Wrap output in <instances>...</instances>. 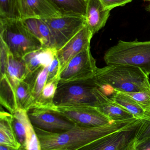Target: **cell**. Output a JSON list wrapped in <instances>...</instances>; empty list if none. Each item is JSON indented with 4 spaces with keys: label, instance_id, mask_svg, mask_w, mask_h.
I'll return each instance as SVG.
<instances>
[{
    "label": "cell",
    "instance_id": "obj_1",
    "mask_svg": "<svg viewBox=\"0 0 150 150\" xmlns=\"http://www.w3.org/2000/svg\"><path fill=\"white\" fill-rule=\"evenodd\" d=\"M136 119L114 121L100 127L75 125L60 132H52L34 127L42 150H79L94 141L127 126Z\"/></svg>",
    "mask_w": 150,
    "mask_h": 150
},
{
    "label": "cell",
    "instance_id": "obj_2",
    "mask_svg": "<svg viewBox=\"0 0 150 150\" xmlns=\"http://www.w3.org/2000/svg\"><path fill=\"white\" fill-rule=\"evenodd\" d=\"M100 90L110 86L124 93L140 91L150 86L149 76L141 69L124 65H107L97 69L92 78Z\"/></svg>",
    "mask_w": 150,
    "mask_h": 150
},
{
    "label": "cell",
    "instance_id": "obj_3",
    "mask_svg": "<svg viewBox=\"0 0 150 150\" xmlns=\"http://www.w3.org/2000/svg\"><path fill=\"white\" fill-rule=\"evenodd\" d=\"M92 79L59 83L53 100L60 107L90 106L97 107L106 96Z\"/></svg>",
    "mask_w": 150,
    "mask_h": 150
},
{
    "label": "cell",
    "instance_id": "obj_4",
    "mask_svg": "<svg viewBox=\"0 0 150 150\" xmlns=\"http://www.w3.org/2000/svg\"><path fill=\"white\" fill-rule=\"evenodd\" d=\"M107 65H124L141 69L150 75V41L120 40L105 53Z\"/></svg>",
    "mask_w": 150,
    "mask_h": 150
},
{
    "label": "cell",
    "instance_id": "obj_5",
    "mask_svg": "<svg viewBox=\"0 0 150 150\" xmlns=\"http://www.w3.org/2000/svg\"><path fill=\"white\" fill-rule=\"evenodd\" d=\"M0 39L4 42L9 52L17 57H23L43 47L22 19L0 18Z\"/></svg>",
    "mask_w": 150,
    "mask_h": 150
},
{
    "label": "cell",
    "instance_id": "obj_6",
    "mask_svg": "<svg viewBox=\"0 0 150 150\" xmlns=\"http://www.w3.org/2000/svg\"><path fill=\"white\" fill-rule=\"evenodd\" d=\"M97 69L96 60L89 47L72 59L60 73L59 83L91 79Z\"/></svg>",
    "mask_w": 150,
    "mask_h": 150
},
{
    "label": "cell",
    "instance_id": "obj_7",
    "mask_svg": "<svg viewBox=\"0 0 150 150\" xmlns=\"http://www.w3.org/2000/svg\"><path fill=\"white\" fill-rule=\"evenodd\" d=\"M44 19L50 28L58 50L66 45L85 25V17L81 16H61Z\"/></svg>",
    "mask_w": 150,
    "mask_h": 150
},
{
    "label": "cell",
    "instance_id": "obj_8",
    "mask_svg": "<svg viewBox=\"0 0 150 150\" xmlns=\"http://www.w3.org/2000/svg\"><path fill=\"white\" fill-rule=\"evenodd\" d=\"M67 120L77 125L95 127L104 126L112 122L97 107L90 106H73L55 108Z\"/></svg>",
    "mask_w": 150,
    "mask_h": 150
},
{
    "label": "cell",
    "instance_id": "obj_9",
    "mask_svg": "<svg viewBox=\"0 0 150 150\" xmlns=\"http://www.w3.org/2000/svg\"><path fill=\"white\" fill-rule=\"evenodd\" d=\"M142 121L136 120L125 127L99 138L79 150H120L134 139Z\"/></svg>",
    "mask_w": 150,
    "mask_h": 150
},
{
    "label": "cell",
    "instance_id": "obj_10",
    "mask_svg": "<svg viewBox=\"0 0 150 150\" xmlns=\"http://www.w3.org/2000/svg\"><path fill=\"white\" fill-rule=\"evenodd\" d=\"M27 112L34 127L47 131L63 132L72 128L75 125L54 110L34 108Z\"/></svg>",
    "mask_w": 150,
    "mask_h": 150
},
{
    "label": "cell",
    "instance_id": "obj_11",
    "mask_svg": "<svg viewBox=\"0 0 150 150\" xmlns=\"http://www.w3.org/2000/svg\"><path fill=\"white\" fill-rule=\"evenodd\" d=\"M93 35L85 25L66 45L57 50V57L60 65V74L69 62L83 50L90 46Z\"/></svg>",
    "mask_w": 150,
    "mask_h": 150
},
{
    "label": "cell",
    "instance_id": "obj_12",
    "mask_svg": "<svg viewBox=\"0 0 150 150\" xmlns=\"http://www.w3.org/2000/svg\"><path fill=\"white\" fill-rule=\"evenodd\" d=\"M19 11L22 20L63 16L48 0H19Z\"/></svg>",
    "mask_w": 150,
    "mask_h": 150
},
{
    "label": "cell",
    "instance_id": "obj_13",
    "mask_svg": "<svg viewBox=\"0 0 150 150\" xmlns=\"http://www.w3.org/2000/svg\"><path fill=\"white\" fill-rule=\"evenodd\" d=\"M110 11L105 8L99 0H88L85 16L86 25L93 35L105 26Z\"/></svg>",
    "mask_w": 150,
    "mask_h": 150
},
{
    "label": "cell",
    "instance_id": "obj_14",
    "mask_svg": "<svg viewBox=\"0 0 150 150\" xmlns=\"http://www.w3.org/2000/svg\"><path fill=\"white\" fill-rule=\"evenodd\" d=\"M22 20L30 31L40 41L43 47L55 48L52 32L44 19L27 18Z\"/></svg>",
    "mask_w": 150,
    "mask_h": 150
},
{
    "label": "cell",
    "instance_id": "obj_15",
    "mask_svg": "<svg viewBox=\"0 0 150 150\" xmlns=\"http://www.w3.org/2000/svg\"><path fill=\"white\" fill-rule=\"evenodd\" d=\"M0 145L17 150L21 146L13 128L12 115L2 110L0 113Z\"/></svg>",
    "mask_w": 150,
    "mask_h": 150
},
{
    "label": "cell",
    "instance_id": "obj_16",
    "mask_svg": "<svg viewBox=\"0 0 150 150\" xmlns=\"http://www.w3.org/2000/svg\"><path fill=\"white\" fill-rule=\"evenodd\" d=\"M28 74L23 57L14 56L9 52L5 75L15 89L19 83L25 80Z\"/></svg>",
    "mask_w": 150,
    "mask_h": 150
},
{
    "label": "cell",
    "instance_id": "obj_17",
    "mask_svg": "<svg viewBox=\"0 0 150 150\" xmlns=\"http://www.w3.org/2000/svg\"><path fill=\"white\" fill-rule=\"evenodd\" d=\"M110 98L137 120L144 121L150 120V117L147 115L139 104L133 98L124 93L114 90Z\"/></svg>",
    "mask_w": 150,
    "mask_h": 150
},
{
    "label": "cell",
    "instance_id": "obj_18",
    "mask_svg": "<svg viewBox=\"0 0 150 150\" xmlns=\"http://www.w3.org/2000/svg\"><path fill=\"white\" fill-rule=\"evenodd\" d=\"M63 16H85L88 0H48Z\"/></svg>",
    "mask_w": 150,
    "mask_h": 150
},
{
    "label": "cell",
    "instance_id": "obj_19",
    "mask_svg": "<svg viewBox=\"0 0 150 150\" xmlns=\"http://www.w3.org/2000/svg\"><path fill=\"white\" fill-rule=\"evenodd\" d=\"M98 108L112 121L127 120L136 119L129 112L107 95Z\"/></svg>",
    "mask_w": 150,
    "mask_h": 150
},
{
    "label": "cell",
    "instance_id": "obj_20",
    "mask_svg": "<svg viewBox=\"0 0 150 150\" xmlns=\"http://www.w3.org/2000/svg\"><path fill=\"white\" fill-rule=\"evenodd\" d=\"M48 77V67H42L34 72L28 74L24 80L30 85L31 89L34 99V103L32 108L39 99L42 90L47 82Z\"/></svg>",
    "mask_w": 150,
    "mask_h": 150
},
{
    "label": "cell",
    "instance_id": "obj_21",
    "mask_svg": "<svg viewBox=\"0 0 150 150\" xmlns=\"http://www.w3.org/2000/svg\"><path fill=\"white\" fill-rule=\"evenodd\" d=\"M0 92L1 104L12 114L18 107L16 99L15 89L6 75L1 77Z\"/></svg>",
    "mask_w": 150,
    "mask_h": 150
},
{
    "label": "cell",
    "instance_id": "obj_22",
    "mask_svg": "<svg viewBox=\"0 0 150 150\" xmlns=\"http://www.w3.org/2000/svg\"><path fill=\"white\" fill-rule=\"evenodd\" d=\"M59 83V78L47 82L39 99L32 108H42L55 111L56 107L54 105L53 100Z\"/></svg>",
    "mask_w": 150,
    "mask_h": 150
},
{
    "label": "cell",
    "instance_id": "obj_23",
    "mask_svg": "<svg viewBox=\"0 0 150 150\" xmlns=\"http://www.w3.org/2000/svg\"><path fill=\"white\" fill-rule=\"evenodd\" d=\"M15 92L18 108L27 112L31 109L34 103V99L30 85L26 81H22L16 87Z\"/></svg>",
    "mask_w": 150,
    "mask_h": 150
},
{
    "label": "cell",
    "instance_id": "obj_24",
    "mask_svg": "<svg viewBox=\"0 0 150 150\" xmlns=\"http://www.w3.org/2000/svg\"><path fill=\"white\" fill-rule=\"evenodd\" d=\"M27 111L18 108L12 114V125L17 138L21 146L20 150H26V127L25 116Z\"/></svg>",
    "mask_w": 150,
    "mask_h": 150
},
{
    "label": "cell",
    "instance_id": "obj_25",
    "mask_svg": "<svg viewBox=\"0 0 150 150\" xmlns=\"http://www.w3.org/2000/svg\"><path fill=\"white\" fill-rule=\"evenodd\" d=\"M0 18L21 19L19 0H0Z\"/></svg>",
    "mask_w": 150,
    "mask_h": 150
},
{
    "label": "cell",
    "instance_id": "obj_26",
    "mask_svg": "<svg viewBox=\"0 0 150 150\" xmlns=\"http://www.w3.org/2000/svg\"><path fill=\"white\" fill-rule=\"evenodd\" d=\"M25 125L26 127V150H42L40 142L35 129L28 114L25 116Z\"/></svg>",
    "mask_w": 150,
    "mask_h": 150
},
{
    "label": "cell",
    "instance_id": "obj_27",
    "mask_svg": "<svg viewBox=\"0 0 150 150\" xmlns=\"http://www.w3.org/2000/svg\"><path fill=\"white\" fill-rule=\"evenodd\" d=\"M124 93L133 98L150 118V86L140 91Z\"/></svg>",
    "mask_w": 150,
    "mask_h": 150
},
{
    "label": "cell",
    "instance_id": "obj_28",
    "mask_svg": "<svg viewBox=\"0 0 150 150\" xmlns=\"http://www.w3.org/2000/svg\"><path fill=\"white\" fill-rule=\"evenodd\" d=\"M137 146L150 140V120H143L134 137Z\"/></svg>",
    "mask_w": 150,
    "mask_h": 150
},
{
    "label": "cell",
    "instance_id": "obj_29",
    "mask_svg": "<svg viewBox=\"0 0 150 150\" xmlns=\"http://www.w3.org/2000/svg\"><path fill=\"white\" fill-rule=\"evenodd\" d=\"M38 50L31 52L23 57L26 64L29 74L33 73L41 67L38 58Z\"/></svg>",
    "mask_w": 150,
    "mask_h": 150
},
{
    "label": "cell",
    "instance_id": "obj_30",
    "mask_svg": "<svg viewBox=\"0 0 150 150\" xmlns=\"http://www.w3.org/2000/svg\"><path fill=\"white\" fill-rule=\"evenodd\" d=\"M0 45V72L1 77L6 75V68L9 52L6 45L1 40Z\"/></svg>",
    "mask_w": 150,
    "mask_h": 150
},
{
    "label": "cell",
    "instance_id": "obj_31",
    "mask_svg": "<svg viewBox=\"0 0 150 150\" xmlns=\"http://www.w3.org/2000/svg\"><path fill=\"white\" fill-rule=\"evenodd\" d=\"M48 77L47 82L59 78L60 75V65L57 55L51 62L48 67Z\"/></svg>",
    "mask_w": 150,
    "mask_h": 150
},
{
    "label": "cell",
    "instance_id": "obj_32",
    "mask_svg": "<svg viewBox=\"0 0 150 150\" xmlns=\"http://www.w3.org/2000/svg\"><path fill=\"white\" fill-rule=\"evenodd\" d=\"M107 9L111 11L114 8L124 6L133 0H99Z\"/></svg>",
    "mask_w": 150,
    "mask_h": 150
},
{
    "label": "cell",
    "instance_id": "obj_33",
    "mask_svg": "<svg viewBox=\"0 0 150 150\" xmlns=\"http://www.w3.org/2000/svg\"><path fill=\"white\" fill-rule=\"evenodd\" d=\"M120 150H139L135 141L134 137Z\"/></svg>",
    "mask_w": 150,
    "mask_h": 150
},
{
    "label": "cell",
    "instance_id": "obj_34",
    "mask_svg": "<svg viewBox=\"0 0 150 150\" xmlns=\"http://www.w3.org/2000/svg\"><path fill=\"white\" fill-rule=\"evenodd\" d=\"M139 150H150V140L137 146Z\"/></svg>",
    "mask_w": 150,
    "mask_h": 150
},
{
    "label": "cell",
    "instance_id": "obj_35",
    "mask_svg": "<svg viewBox=\"0 0 150 150\" xmlns=\"http://www.w3.org/2000/svg\"><path fill=\"white\" fill-rule=\"evenodd\" d=\"M0 150H20L16 149L13 148H10L9 147L3 146V145H0Z\"/></svg>",
    "mask_w": 150,
    "mask_h": 150
},
{
    "label": "cell",
    "instance_id": "obj_36",
    "mask_svg": "<svg viewBox=\"0 0 150 150\" xmlns=\"http://www.w3.org/2000/svg\"><path fill=\"white\" fill-rule=\"evenodd\" d=\"M144 1H150V0H144Z\"/></svg>",
    "mask_w": 150,
    "mask_h": 150
}]
</instances>
